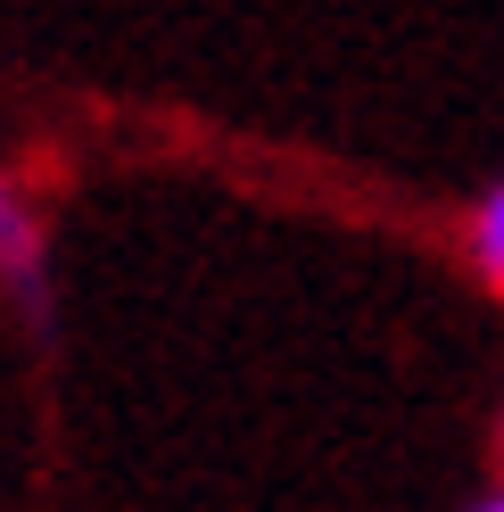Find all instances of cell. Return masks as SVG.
<instances>
[{
	"mask_svg": "<svg viewBox=\"0 0 504 512\" xmlns=\"http://www.w3.org/2000/svg\"><path fill=\"white\" fill-rule=\"evenodd\" d=\"M0 290L17 306H50V240H42V215L25 207V190L0 174Z\"/></svg>",
	"mask_w": 504,
	"mask_h": 512,
	"instance_id": "cell-1",
	"label": "cell"
},
{
	"mask_svg": "<svg viewBox=\"0 0 504 512\" xmlns=\"http://www.w3.org/2000/svg\"><path fill=\"white\" fill-rule=\"evenodd\" d=\"M463 256H471V273L504 298V182H488L480 199H471V215H463Z\"/></svg>",
	"mask_w": 504,
	"mask_h": 512,
	"instance_id": "cell-2",
	"label": "cell"
},
{
	"mask_svg": "<svg viewBox=\"0 0 504 512\" xmlns=\"http://www.w3.org/2000/svg\"><path fill=\"white\" fill-rule=\"evenodd\" d=\"M471 512H504V488H488V496H480V504H471Z\"/></svg>",
	"mask_w": 504,
	"mask_h": 512,
	"instance_id": "cell-3",
	"label": "cell"
}]
</instances>
